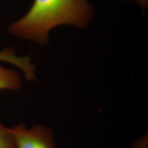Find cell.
I'll list each match as a JSON object with an SVG mask.
<instances>
[{
  "label": "cell",
  "mask_w": 148,
  "mask_h": 148,
  "mask_svg": "<svg viewBox=\"0 0 148 148\" xmlns=\"http://www.w3.org/2000/svg\"><path fill=\"white\" fill-rule=\"evenodd\" d=\"M95 10L88 0H34L25 15L8 26V32L19 39L47 45L51 29L60 25L85 28Z\"/></svg>",
  "instance_id": "obj_1"
},
{
  "label": "cell",
  "mask_w": 148,
  "mask_h": 148,
  "mask_svg": "<svg viewBox=\"0 0 148 148\" xmlns=\"http://www.w3.org/2000/svg\"><path fill=\"white\" fill-rule=\"evenodd\" d=\"M16 148H56L52 131L43 125L27 128L19 124L10 128Z\"/></svg>",
  "instance_id": "obj_2"
},
{
  "label": "cell",
  "mask_w": 148,
  "mask_h": 148,
  "mask_svg": "<svg viewBox=\"0 0 148 148\" xmlns=\"http://www.w3.org/2000/svg\"><path fill=\"white\" fill-rule=\"evenodd\" d=\"M0 61L17 66L23 72L27 80L34 81L36 78V66L32 62L30 57L17 56L12 47H7L0 51Z\"/></svg>",
  "instance_id": "obj_3"
},
{
  "label": "cell",
  "mask_w": 148,
  "mask_h": 148,
  "mask_svg": "<svg viewBox=\"0 0 148 148\" xmlns=\"http://www.w3.org/2000/svg\"><path fill=\"white\" fill-rule=\"evenodd\" d=\"M21 87V77L17 71L0 64V90H17Z\"/></svg>",
  "instance_id": "obj_4"
},
{
  "label": "cell",
  "mask_w": 148,
  "mask_h": 148,
  "mask_svg": "<svg viewBox=\"0 0 148 148\" xmlns=\"http://www.w3.org/2000/svg\"><path fill=\"white\" fill-rule=\"evenodd\" d=\"M0 148H16L10 128L0 123Z\"/></svg>",
  "instance_id": "obj_5"
},
{
  "label": "cell",
  "mask_w": 148,
  "mask_h": 148,
  "mask_svg": "<svg viewBox=\"0 0 148 148\" xmlns=\"http://www.w3.org/2000/svg\"><path fill=\"white\" fill-rule=\"evenodd\" d=\"M130 1L136 2L138 5H139L143 8H147L148 5V0H130Z\"/></svg>",
  "instance_id": "obj_6"
}]
</instances>
